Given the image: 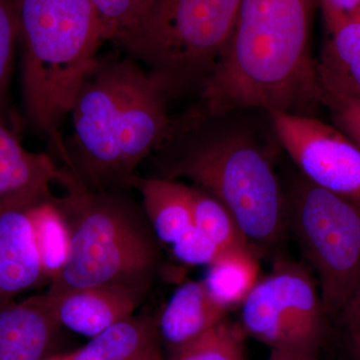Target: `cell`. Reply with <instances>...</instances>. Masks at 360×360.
Masks as SVG:
<instances>
[{"label": "cell", "instance_id": "cell-25", "mask_svg": "<svg viewBox=\"0 0 360 360\" xmlns=\"http://www.w3.org/2000/svg\"><path fill=\"white\" fill-rule=\"evenodd\" d=\"M323 105L336 127L360 148V101L323 92Z\"/></svg>", "mask_w": 360, "mask_h": 360}, {"label": "cell", "instance_id": "cell-6", "mask_svg": "<svg viewBox=\"0 0 360 360\" xmlns=\"http://www.w3.org/2000/svg\"><path fill=\"white\" fill-rule=\"evenodd\" d=\"M243 0H158L118 44L141 61L170 96L200 89L219 63Z\"/></svg>", "mask_w": 360, "mask_h": 360}, {"label": "cell", "instance_id": "cell-8", "mask_svg": "<svg viewBox=\"0 0 360 360\" xmlns=\"http://www.w3.org/2000/svg\"><path fill=\"white\" fill-rule=\"evenodd\" d=\"M239 309L238 322L248 338L271 352L316 359L329 316L309 267L277 260Z\"/></svg>", "mask_w": 360, "mask_h": 360}, {"label": "cell", "instance_id": "cell-4", "mask_svg": "<svg viewBox=\"0 0 360 360\" xmlns=\"http://www.w3.org/2000/svg\"><path fill=\"white\" fill-rule=\"evenodd\" d=\"M18 11L26 120L53 143L98 61L103 26L90 0H18Z\"/></svg>", "mask_w": 360, "mask_h": 360}, {"label": "cell", "instance_id": "cell-27", "mask_svg": "<svg viewBox=\"0 0 360 360\" xmlns=\"http://www.w3.org/2000/svg\"><path fill=\"white\" fill-rule=\"evenodd\" d=\"M340 317L345 322L352 352L357 360H360V290Z\"/></svg>", "mask_w": 360, "mask_h": 360}, {"label": "cell", "instance_id": "cell-3", "mask_svg": "<svg viewBox=\"0 0 360 360\" xmlns=\"http://www.w3.org/2000/svg\"><path fill=\"white\" fill-rule=\"evenodd\" d=\"M60 168L58 184L65 193L51 201L70 231V252L47 293L115 285L148 296L160 276L163 255L141 202L125 189L87 188Z\"/></svg>", "mask_w": 360, "mask_h": 360}, {"label": "cell", "instance_id": "cell-1", "mask_svg": "<svg viewBox=\"0 0 360 360\" xmlns=\"http://www.w3.org/2000/svg\"><path fill=\"white\" fill-rule=\"evenodd\" d=\"M310 7L311 0H243L224 54L200 86V115L260 108L312 116L323 105Z\"/></svg>", "mask_w": 360, "mask_h": 360}, {"label": "cell", "instance_id": "cell-11", "mask_svg": "<svg viewBox=\"0 0 360 360\" xmlns=\"http://www.w3.org/2000/svg\"><path fill=\"white\" fill-rule=\"evenodd\" d=\"M47 295L61 328L87 338L134 314L146 297L137 291L115 285L91 286Z\"/></svg>", "mask_w": 360, "mask_h": 360}, {"label": "cell", "instance_id": "cell-7", "mask_svg": "<svg viewBox=\"0 0 360 360\" xmlns=\"http://www.w3.org/2000/svg\"><path fill=\"white\" fill-rule=\"evenodd\" d=\"M286 215L326 314L340 317L360 290V202L305 179L286 198Z\"/></svg>", "mask_w": 360, "mask_h": 360}, {"label": "cell", "instance_id": "cell-17", "mask_svg": "<svg viewBox=\"0 0 360 360\" xmlns=\"http://www.w3.org/2000/svg\"><path fill=\"white\" fill-rule=\"evenodd\" d=\"M316 70L322 91L360 101V20L326 32Z\"/></svg>", "mask_w": 360, "mask_h": 360}, {"label": "cell", "instance_id": "cell-19", "mask_svg": "<svg viewBox=\"0 0 360 360\" xmlns=\"http://www.w3.org/2000/svg\"><path fill=\"white\" fill-rule=\"evenodd\" d=\"M30 215L44 276L51 283L65 269L70 257V231L51 200L30 210Z\"/></svg>", "mask_w": 360, "mask_h": 360}, {"label": "cell", "instance_id": "cell-21", "mask_svg": "<svg viewBox=\"0 0 360 360\" xmlns=\"http://www.w3.org/2000/svg\"><path fill=\"white\" fill-rule=\"evenodd\" d=\"M246 338L239 322L227 317L198 340L169 352L167 360H245Z\"/></svg>", "mask_w": 360, "mask_h": 360}, {"label": "cell", "instance_id": "cell-30", "mask_svg": "<svg viewBox=\"0 0 360 360\" xmlns=\"http://www.w3.org/2000/svg\"><path fill=\"white\" fill-rule=\"evenodd\" d=\"M54 356H56V355H53V356L49 357V359H46V360H56V359H54Z\"/></svg>", "mask_w": 360, "mask_h": 360}, {"label": "cell", "instance_id": "cell-12", "mask_svg": "<svg viewBox=\"0 0 360 360\" xmlns=\"http://www.w3.org/2000/svg\"><path fill=\"white\" fill-rule=\"evenodd\" d=\"M60 328L47 293L1 305L0 360L49 359Z\"/></svg>", "mask_w": 360, "mask_h": 360}, {"label": "cell", "instance_id": "cell-5", "mask_svg": "<svg viewBox=\"0 0 360 360\" xmlns=\"http://www.w3.org/2000/svg\"><path fill=\"white\" fill-rule=\"evenodd\" d=\"M160 177L186 179L229 210L251 248H272L288 229L286 196L271 163L240 134L191 141L160 161Z\"/></svg>", "mask_w": 360, "mask_h": 360}, {"label": "cell", "instance_id": "cell-18", "mask_svg": "<svg viewBox=\"0 0 360 360\" xmlns=\"http://www.w3.org/2000/svg\"><path fill=\"white\" fill-rule=\"evenodd\" d=\"M259 253L251 246L224 251L208 266L206 290L227 311L239 309L259 281Z\"/></svg>", "mask_w": 360, "mask_h": 360}, {"label": "cell", "instance_id": "cell-14", "mask_svg": "<svg viewBox=\"0 0 360 360\" xmlns=\"http://www.w3.org/2000/svg\"><path fill=\"white\" fill-rule=\"evenodd\" d=\"M206 290L202 281L180 284L156 316L160 342L168 352L198 340L229 316Z\"/></svg>", "mask_w": 360, "mask_h": 360}, {"label": "cell", "instance_id": "cell-2", "mask_svg": "<svg viewBox=\"0 0 360 360\" xmlns=\"http://www.w3.org/2000/svg\"><path fill=\"white\" fill-rule=\"evenodd\" d=\"M170 94L132 58H98L75 96L70 143L54 144L63 167L94 191L134 187L139 165L167 141Z\"/></svg>", "mask_w": 360, "mask_h": 360}, {"label": "cell", "instance_id": "cell-16", "mask_svg": "<svg viewBox=\"0 0 360 360\" xmlns=\"http://www.w3.org/2000/svg\"><path fill=\"white\" fill-rule=\"evenodd\" d=\"M160 347L156 316L130 315L103 333L89 338L84 347L56 360H143Z\"/></svg>", "mask_w": 360, "mask_h": 360}, {"label": "cell", "instance_id": "cell-10", "mask_svg": "<svg viewBox=\"0 0 360 360\" xmlns=\"http://www.w3.org/2000/svg\"><path fill=\"white\" fill-rule=\"evenodd\" d=\"M60 179L51 156L28 151L13 120L0 116V212L30 210L52 200V184Z\"/></svg>", "mask_w": 360, "mask_h": 360}, {"label": "cell", "instance_id": "cell-22", "mask_svg": "<svg viewBox=\"0 0 360 360\" xmlns=\"http://www.w3.org/2000/svg\"><path fill=\"white\" fill-rule=\"evenodd\" d=\"M96 9L104 40L115 44L134 32L158 0H90Z\"/></svg>", "mask_w": 360, "mask_h": 360}, {"label": "cell", "instance_id": "cell-24", "mask_svg": "<svg viewBox=\"0 0 360 360\" xmlns=\"http://www.w3.org/2000/svg\"><path fill=\"white\" fill-rule=\"evenodd\" d=\"M172 252L182 264L210 266L224 251L194 225L191 231L172 245Z\"/></svg>", "mask_w": 360, "mask_h": 360}, {"label": "cell", "instance_id": "cell-9", "mask_svg": "<svg viewBox=\"0 0 360 360\" xmlns=\"http://www.w3.org/2000/svg\"><path fill=\"white\" fill-rule=\"evenodd\" d=\"M272 127L305 179L360 202V148L338 127L314 116L271 111Z\"/></svg>", "mask_w": 360, "mask_h": 360}, {"label": "cell", "instance_id": "cell-23", "mask_svg": "<svg viewBox=\"0 0 360 360\" xmlns=\"http://www.w3.org/2000/svg\"><path fill=\"white\" fill-rule=\"evenodd\" d=\"M18 37V0H0V116L11 120L9 84Z\"/></svg>", "mask_w": 360, "mask_h": 360}, {"label": "cell", "instance_id": "cell-28", "mask_svg": "<svg viewBox=\"0 0 360 360\" xmlns=\"http://www.w3.org/2000/svg\"><path fill=\"white\" fill-rule=\"evenodd\" d=\"M267 360H316V359L300 356V355L284 354V352H271Z\"/></svg>", "mask_w": 360, "mask_h": 360}, {"label": "cell", "instance_id": "cell-26", "mask_svg": "<svg viewBox=\"0 0 360 360\" xmlns=\"http://www.w3.org/2000/svg\"><path fill=\"white\" fill-rule=\"evenodd\" d=\"M326 32L360 20V0H319Z\"/></svg>", "mask_w": 360, "mask_h": 360}, {"label": "cell", "instance_id": "cell-20", "mask_svg": "<svg viewBox=\"0 0 360 360\" xmlns=\"http://www.w3.org/2000/svg\"><path fill=\"white\" fill-rule=\"evenodd\" d=\"M189 191L196 229L222 251L250 245L236 220L219 200L198 187L189 186Z\"/></svg>", "mask_w": 360, "mask_h": 360}, {"label": "cell", "instance_id": "cell-13", "mask_svg": "<svg viewBox=\"0 0 360 360\" xmlns=\"http://www.w3.org/2000/svg\"><path fill=\"white\" fill-rule=\"evenodd\" d=\"M45 278L30 210L0 212V307Z\"/></svg>", "mask_w": 360, "mask_h": 360}, {"label": "cell", "instance_id": "cell-15", "mask_svg": "<svg viewBox=\"0 0 360 360\" xmlns=\"http://www.w3.org/2000/svg\"><path fill=\"white\" fill-rule=\"evenodd\" d=\"M161 245H172L194 226L188 186L165 177H137L134 186Z\"/></svg>", "mask_w": 360, "mask_h": 360}, {"label": "cell", "instance_id": "cell-29", "mask_svg": "<svg viewBox=\"0 0 360 360\" xmlns=\"http://www.w3.org/2000/svg\"><path fill=\"white\" fill-rule=\"evenodd\" d=\"M143 360H163L160 347L155 348V349L151 352Z\"/></svg>", "mask_w": 360, "mask_h": 360}]
</instances>
